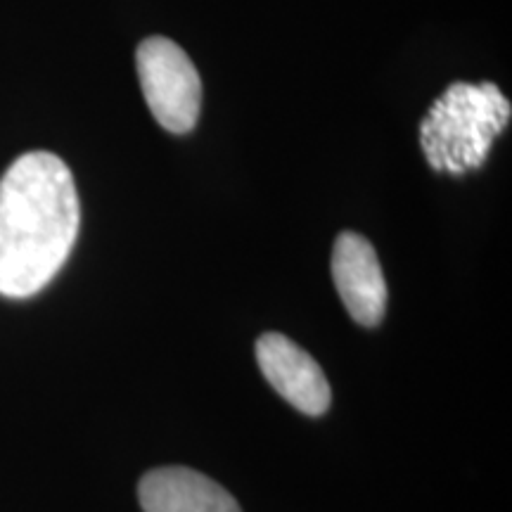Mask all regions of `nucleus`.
Here are the masks:
<instances>
[{
    "instance_id": "obj_1",
    "label": "nucleus",
    "mask_w": 512,
    "mask_h": 512,
    "mask_svg": "<svg viewBox=\"0 0 512 512\" xmlns=\"http://www.w3.org/2000/svg\"><path fill=\"white\" fill-rule=\"evenodd\" d=\"M81 204L69 166L27 152L0 178V294L27 299L60 273L79 238Z\"/></svg>"
},
{
    "instance_id": "obj_2",
    "label": "nucleus",
    "mask_w": 512,
    "mask_h": 512,
    "mask_svg": "<svg viewBox=\"0 0 512 512\" xmlns=\"http://www.w3.org/2000/svg\"><path fill=\"white\" fill-rule=\"evenodd\" d=\"M512 107L496 83H453L420 124L422 155L437 174L463 176L489 159Z\"/></svg>"
},
{
    "instance_id": "obj_3",
    "label": "nucleus",
    "mask_w": 512,
    "mask_h": 512,
    "mask_svg": "<svg viewBox=\"0 0 512 512\" xmlns=\"http://www.w3.org/2000/svg\"><path fill=\"white\" fill-rule=\"evenodd\" d=\"M138 79L157 124L188 133L202 110V79L185 50L171 38L150 36L138 46Z\"/></svg>"
},
{
    "instance_id": "obj_4",
    "label": "nucleus",
    "mask_w": 512,
    "mask_h": 512,
    "mask_svg": "<svg viewBox=\"0 0 512 512\" xmlns=\"http://www.w3.org/2000/svg\"><path fill=\"white\" fill-rule=\"evenodd\" d=\"M256 361L268 384L287 403L306 415H323L330 408V384L316 358L280 332L256 339Z\"/></svg>"
},
{
    "instance_id": "obj_5",
    "label": "nucleus",
    "mask_w": 512,
    "mask_h": 512,
    "mask_svg": "<svg viewBox=\"0 0 512 512\" xmlns=\"http://www.w3.org/2000/svg\"><path fill=\"white\" fill-rule=\"evenodd\" d=\"M332 280L358 325L375 328L387 311V283L375 247L358 233H339L332 249Z\"/></svg>"
},
{
    "instance_id": "obj_6",
    "label": "nucleus",
    "mask_w": 512,
    "mask_h": 512,
    "mask_svg": "<svg viewBox=\"0 0 512 512\" xmlns=\"http://www.w3.org/2000/svg\"><path fill=\"white\" fill-rule=\"evenodd\" d=\"M145 512H242L238 501L202 472L190 467H159L138 484Z\"/></svg>"
}]
</instances>
